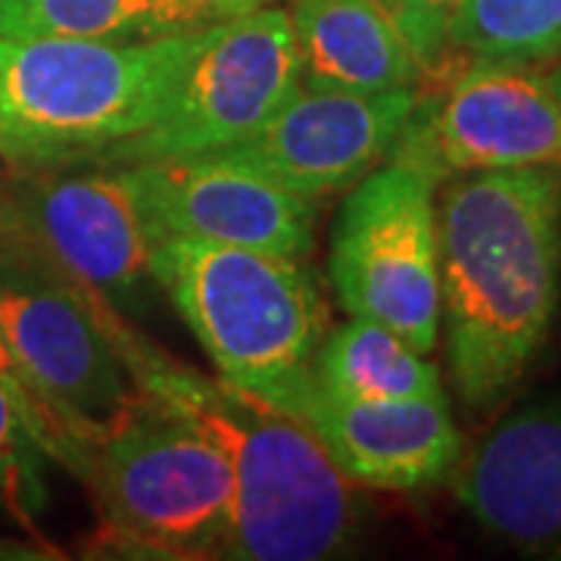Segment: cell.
Wrapping results in <instances>:
<instances>
[{"label":"cell","instance_id":"cell-1","mask_svg":"<svg viewBox=\"0 0 561 561\" xmlns=\"http://www.w3.org/2000/svg\"><path fill=\"white\" fill-rule=\"evenodd\" d=\"M437 250L449 378L468 409H493L546 350L559 312L561 165L443 181Z\"/></svg>","mask_w":561,"mask_h":561},{"label":"cell","instance_id":"cell-2","mask_svg":"<svg viewBox=\"0 0 561 561\" xmlns=\"http://www.w3.org/2000/svg\"><path fill=\"white\" fill-rule=\"evenodd\" d=\"M94 306L140 393L197 427L231 465L234 518L221 559L319 561L350 546L362 518L356 483L300 421L169 356L113 306Z\"/></svg>","mask_w":561,"mask_h":561},{"label":"cell","instance_id":"cell-3","mask_svg":"<svg viewBox=\"0 0 561 561\" xmlns=\"http://www.w3.org/2000/svg\"><path fill=\"white\" fill-rule=\"evenodd\" d=\"M206 28L144 41L0 38V160H103L153 125Z\"/></svg>","mask_w":561,"mask_h":561},{"label":"cell","instance_id":"cell-4","mask_svg":"<svg viewBox=\"0 0 561 561\" xmlns=\"http://www.w3.org/2000/svg\"><path fill=\"white\" fill-rule=\"evenodd\" d=\"M150 272L221 381L287 409L328 334V306L306 260L203 238L153 243Z\"/></svg>","mask_w":561,"mask_h":561},{"label":"cell","instance_id":"cell-5","mask_svg":"<svg viewBox=\"0 0 561 561\" xmlns=\"http://www.w3.org/2000/svg\"><path fill=\"white\" fill-rule=\"evenodd\" d=\"M84 483L122 546L157 556H221L234 518L231 465L197 427L147 393L98 431Z\"/></svg>","mask_w":561,"mask_h":561},{"label":"cell","instance_id":"cell-6","mask_svg":"<svg viewBox=\"0 0 561 561\" xmlns=\"http://www.w3.org/2000/svg\"><path fill=\"white\" fill-rule=\"evenodd\" d=\"M328 275L346 316L378 321L431 356L440 343L437 184L397 160L353 184Z\"/></svg>","mask_w":561,"mask_h":561},{"label":"cell","instance_id":"cell-7","mask_svg":"<svg viewBox=\"0 0 561 561\" xmlns=\"http://www.w3.org/2000/svg\"><path fill=\"white\" fill-rule=\"evenodd\" d=\"M3 197V221L25 262L131 319L157 287L153 241L119 165L69 162L20 169Z\"/></svg>","mask_w":561,"mask_h":561},{"label":"cell","instance_id":"cell-8","mask_svg":"<svg viewBox=\"0 0 561 561\" xmlns=\"http://www.w3.org/2000/svg\"><path fill=\"white\" fill-rule=\"evenodd\" d=\"M424 91L387 160L434 184L522 165H561V101L542 66L446 60Z\"/></svg>","mask_w":561,"mask_h":561},{"label":"cell","instance_id":"cell-9","mask_svg":"<svg viewBox=\"0 0 561 561\" xmlns=\"http://www.w3.org/2000/svg\"><path fill=\"white\" fill-rule=\"evenodd\" d=\"M300 88L287 10L260 7L213 22L153 125L98 162L128 165L231 147L272 119Z\"/></svg>","mask_w":561,"mask_h":561},{"label":"cell","instance_id":"cell-10","mask_svg":"<svg viewBox=\"0 0 561 561\" xmlns=\"http://www.w3.org/2000/svg\"><path fill=\"white\" fill-rule=\"evenodd\" d=\"M0 331L91 453L98 431L138 393L94 300L32 262L0 256Z\"/></svg>","mask_w":561,"mask_h":561},{"label":"cell","instance_id":"cell-11","mask_svg":"<svg viewBox=\"0 0 561 561\" xmlns=\"http://www.w3.org/2000/svg\"><path fill=\"white\" fill-rule=\"evenodd\" d=\"M150 241L203 238L309 260L319 203L221 153L119 165Z\"/></svg>","mask_w":561,"mask_h":561},{"label":"cell","instance_id":"cell-12","mask_svg":"<svg viewBox=\"0 0 561 561\" xmlns=\"http://www.w3.org/2000/svg\"><path fill=\"white\" fill-rule=\"evenodd\" d=\"M415 101L419 84L381 94L300 88L253 135L213 153L319 203L350 191L390 157Z\"/></svg>","mask_w":561,"mask_h":561},{"label":"cell","instance_id":"cell-13","mask_svg":"<svg viewBox=\"0 0 561 561\" xmlns=\"http://www.w3.org/2000/svg\"><path fill=\"white\" fill-rule=\"evenodd\" d=\"M356 486L415 493L443 481L461 456L449 397L343 400L312 378L284 409Z\"/></svg>","mask_w":561,"mask_h":561},{"label":"cell","instance_id":"cell-14","mask_svg":"<svg viewBox=\"0 0 561 561\" xmlns=\"http://www.w3.org/2000/svg\"><path fill=\"white\" fill-rule=\"evenodd\" d=\"M456 500L486 534L561 552V397L515 409L456 471Z\"/></svg>","mask_w":561,"mask_h":561},{"label":"cell","instance_id":"cell-15","mask_svg":"<svg viewBox=\"0 0 561 561\" xmlns=\"http://www.w3.org/2000/svg\"><path fill=\"white\" fill-rule=\"evenodd\" d=\"M300 84L381 94L421 84V69L378 0H290Z\"/></svg>","mask_w":561,"mask_h":561},{"label":"cell","instance_id":"cell-16","mask_svg":"<svg viewBox=\"0 0 561 561\" xmlns=\"http://www.w3.org/2000/svg\"><path fill=\"white\" fill-rule=\"evenodd\" d=\"M312 383L343 400L446 397L440 368L378 321L353 319L328 328L309 368Z\"/></svg>","mask_w":561,"mask_h":561},{"label":"cell","instance_id":"cell-17","mask_svg":"<svg viewBox=\"0 0 561 561\" xmlns=\"http://www.w3.org/2000/svg\"><path fill=\"white\" fill-rule=\"evenodd\" d=\"M213 22L209 0H0V38L144 41Z\"/></svg>","mask_w":561,"mask_h":561},{"label":"cell","instance_id":"cell-18","mask_svg":"<svg viewBox=\"0 0 561 561\" xmlns=\"http://www.w3.org/2000/svg\"><path fill=\"white\" fill-rule=\"evenodd\" d=\"M542 66L561 57V0H459L449 60Z\"/></svg>","mask_w":561,"mask_h":561},{"label":"cell","instance_id":"cell-19","mask_svg":"<svg viewBox=\"0 0 561 561\" xmlns=\"http://www.w3.org/2000/svg\"><path fill=\"white\" fill-rule=\"evenodd\" d=\"M0 387L10 397V402L16 405V412L25 421V427L32 431V437L44 449V456L54 461V465H62L66 471H72L76 478L84 481V471H88V443H84L79 431L62 419L50 402L41 397L38 387L28 381V375L22 371L20 359L13 356V350H10V343L3 337V331H0Z\"/></svg>","mask_w":561,"mask_h":561},{"label":"cell","instance_id":"cell-20","mask_svg":"<svg viewBox=\"0 0 561 561\" xmlns=\"http://www.w3.org/2000/svg\"><path fill=\"white\" fill-rule=\"evenodd\" d=\"M47 456L0 387V512L28 522L47 500Z\"/></svg>","mask_w":561,"mask_h":561},{"label":"cell","instance_id":"cell-21","mask_svg":"<svg viewBox=\"0 0 561 561\" xmlns=\"http://www.w3.org/2000/svg\"><path fill=\"white\" fill-rule=\"evenodd\" d=\"M387 20L405 41L415 57L421 79L437 76L449 60V25L459 10V0H378Z\"/></svg>","mask_w":561,"mask_h":561},{"label":"cell","instance_id":"cell-22","mask_svg":"<svg viewBox=\"0 0 561 561\" xmlns=\"http://www.w3.org/2000/svg\"><path fill=\"white\" fill-rule=\"evenodd\" d=\"M213 10L219 13V20H231V16H243V13H253L265 7L268 0H209Z\"/></svg>","mask_w":561,"mask_h":561},{"label":"cell","instance_id":"cell-23","mask_svg":"<svg viewBox=\"0 0 561 561\" xmlns=\"http://www.w3.org/2000/svg\"><path fill=\"white\" fill-rule=\"evenodd\" d=\"M542 69H546V79H549L552 91L559 94V101H561V57L552 62H542Z\"/></svg>","mask_w":561,"mask_h":561}]
</instances>
